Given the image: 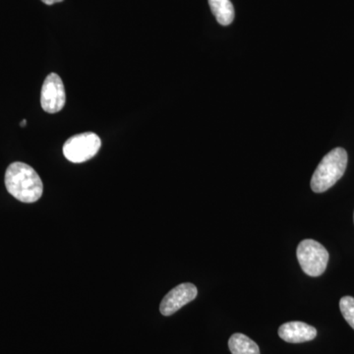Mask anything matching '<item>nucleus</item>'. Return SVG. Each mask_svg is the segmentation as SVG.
<instances>
[{
	"label": "nucleus",
	"mask_w": 354,
	"mask_h": 354,
	"mask_svg": "<svg viewBox=\"0 0 354 354\" xmlns=\"http://www.w3.org/2000/svg\"><path fill=\"white\" fill-rule=\"evenodd\" d=\"M6 189L23 203H35L43 195L44 185L37 171L24 162H13L6 172Z\"/></svg>",
	"instance_id": "obj_1"
},
{
	"label": "nucleus",
	"mask_w": 354,
	"mask_h": 354,
	"mask_svg": "<svg viewBox=\"0 0 354 354\" xmlns=\"http://www.w3.org/2000/svg\"><path fill=\"white\" fill-rule=\"evenodd\" d=\"M348 165V153L344 149L335 148L323 158L311 179L314 192H325L344 176Z\"/></svg>",
	"instance_id": "obj_2"
},
{
	"label": "nucleus",
	"mask_w": 354,
	"mask_h": 354,
	"mask_svg": "<svg viewBox=\"0 0 354 354\" xmlns=\"http://www.w3.org/2000/svg\"><path fill=\"white\" fill-rule=\"evenodd\" d=\"M298 262L305 274L310 277H319L326 271L329 262L327 249L313 239H305L297 246Z\"/></svg>",
	"instance_id": "obj_3"
},
{
	"label": "nucleus",
	"mask_w": 354,
	"mask_h": 354,
	"mask_svg": "<svg viewBox=\"0 0 354 354\" xmlns=\"http://www.w3.org/2000/svg\"><path fill=\"white\" fill-rule=\"evenodd\" d=\"M101 138L93 132L74 135L65 142V158L74 164L87 162L97 155L101 149Z\"/></svg>",
	"instance_id": "obj_4"
},
{
	"label": "nucleus",
	"mask_w": 354,
	"mask_h": 354,
	"mask_svg": "<svg viewBox=\"0 0 354 354\" xmlns=\"http://www.w3.org/2000/svg\"><path fill=\"white\" fill-rule=\"evenodd\" d=\"M66 102L64 85L57 73L46 77L41 87V104L44 111L57 113L64 108Z\"/></svg>",
	"instance_id": "obj_5"
},
{
	"label": "nucleus",
	"mask_w": 354,
	"mask_h": 354,
	"mask_svg": "<svg viewBox=\"0 0 354 354\" xmlns=\"http://www.w3.org/2000/svg\"><path fill=\"white\" fill-rule=\"evenodd\" d=\"M197 295V288L193 283H184L177 286L160 302V313L164 316L174 315L179 309L193 301Z\"/></svg>",
	"instance_id": "obj_6"
},
{
	"label": "nucleus",
	"mask_w": 354,
	"mask_h": 354,
	"mask_svg": "<svg viewBox=\"0 0 354 354\" xmlns=\"http://www.w3.org/2000/svg\"><path fill=\"white\" fill-rule=\"evenodd\" d=\"M279 335L286 342L301 344L315 339L317 330L308 324L295 321L281 325L279 329Z\"/></svg>",
	"instance_id": "obj_7"
},
{
	"label": "nucleus",
	"mask_w": 354,
	"mask_h": 354,
	"mask_svg": "<svg viewBox=\"0 0 354 354\" xmlns=\"http://www.w3.org/2000/svg\"><path fill=\"white\" fill-rule=\"evenodd\" d=\"M232 354H260V348L255 342L243 334L232 335L228 341Z\"/></svg>",
	"instance_id": "obj_8"
},
{
	"label": "nucleus",
	"mask_w": 354,
	"mask_h": 354,
	"mask_svg": "<svg viewBox=\"0 0 354 354\" xmlns=\"http://www.w3.org/2000/svg\"><path fill=\"white\" fill-rule=\"evenodd\" d=\"M209 6L221 25L232 24L234 19V8L230 0H209Z\"/></svg>",
	"instance_id": "obj_9"
},
{
	"label": "nucleus",
	"mask_w": 354,
	"mask_h": 354,
	"mask_svg": "<svg viewBox=\"0 0 354 354\" xmlns=\"http://www.w3.org/2000/svg\"><path fill=\"white\" fill-rule=\"evenodd\" d=\"M339 309L346 322L354 330V298L344 297L339 301Z\"/></svg>",
	"instance_id": "obj_10"
},
{
	"label": "nucleus",
	"mask_w": 354,
	"mask_h": 354,
	"mask_svg": "<svg viewBox=\"0 0 354 354\" xmlns=\"http://www.w3.org/2000/svg\"><path fill=\"white\" fill-rule=\"evenodd\" d=\"M41 1L48 4V6H53V4L58 3V2L64 1V0H41Z\"/></svg>",
	"instance_id": "obj_11"
},
{
	"label": "nucleus",
	"mask_w": 354,
	"mask_h": 354,
	"mask_svg": "<svg viewBox=\"0 0 354 354\" xmlns=\"http://www.w3.org/2000/svg\"><path fill=\"white\" fill-rule=\"evenodd\" d=\"M26 122H27V121H26L25 120H23L22 122H21V127H26Z\"/></svg>",
	"instance_id": "obj_12"
}]
</instances>
